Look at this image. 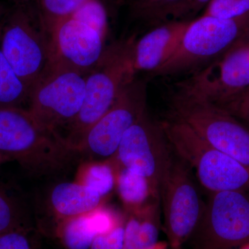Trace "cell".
<instances>
[{
    "instance_id": "obj_22",
    "label": "cell",
    "mask_w": 249,
    "mask_h": 249,
    "mask_svg": "<svg viewBox=\"0 0 249 249\" xmlns=\"http://www.w3.org/2000/svg\"><path fill=\"white\" fill-rule=\"evenodd\" d=\"M212 0H179L163 10L154 24L170 21H193L196 16Z\"/></svg>"
},
{
    "instance_id": "obj_36",
    "label": "cell",
    "mask_w": 249,
    "mask_h": 249,
    "mask_svg": "<svg viewBox=\"0 0 249 249\" xmlns=\"http://www.w3.org/2000/svg\"><path fill=\"white\" fill-rule=\"evenodd\" d=\"M134 1V0H129V2H131V1Z\"/></svg>"
},
{
    "instance_id": "obj_6",
    "label": "cell",
    "mask_w": 249,
    "mask_h": 249,
    "mask_svg": "<svg viewBox=\"0 0 249 249\" xmlns=\"http://www.w3.org/2000/svg\"><path fill=\"white\" fill-rule=\"evenodd\" d=\"M169 117L188 124L211 146L249 168V128L227 111L174 91Z\"/></svg>"
},
{
    "instance_id": "obj_17",
    "label": "cell",
    "mask_w": 249,
    "mask_h": 249,
    "mask_svg": "<svg viewBox=\"0 0 249 249\" xmlns=\"http://www.w3.org/2000/svg\"><path fill=\"white\" fill-rule=\"evenodd\" d=\"M116 187L127 213L143 207L150 201L160 199L151 183L139 174L121 166L115 159Z\"/></svg>"
},
{
    "instance_id": "obj_35",
    "label": "cell",
    "mask_w": 249,
    "mask_h": 249,
    "mask_svg": "<svg viewBox=\"0 0 249 249\" xmlns=\"http://www.w3.org/2000/svg\"><path fill=\"white\" fill-rule=\"evenodd\" d=\"M245 92L249 93V88H248V89H247V90H246V91H245Z\"/></svg>"
},
{
    "instance_id": "obj_28",
    "label": "cell",
    "mask_w": 249,
    "mask_h": 249,
    "mask_svg": "<svg viewBox=\"0 0 249 249\" xmlns=\"http://www.w3.org/2000/svg\"><path fill=\"white\" fill-rule=\"evenodd\" d=\"M124 223L104 233L98 234L93 240L89 249H124Z\"/></svg>"
},
{
    "instance_id": "obj_1",
    "label": "cell",
    "mask_w": 249,
    "mask_h": 249,
    "mask_svg": "<svg viewBox=\"0 0 249 249\" xmlns=\"http://www.w3.org/2000/svg\"><path fill=\"white\" fill-rule=\"evenodd\" d=\"M134 40L131 37L107 46L97 65L85 77L83 106L60 137L76 154L88 131L110 109L124 85L135 78L132 60Z\"/></svg>"
},
{
    "instance_id": "obj_7",
    "label": "cell",
    "mask_w": 249,
    "mask_h": 249,
    "mask_svg": "<svg viewBox=\"0 0 249 249\" xmlns=\"http://www.w3.org/2000/svg\"><path fill=\"white\" fill-rule=\"evenodd\" d=\"M192 172L173 152L160 187L163 229L171 249H181L190 240L204 212L206 201Z\"/></svg>"
},
{
    "instance_id": "obj_33",
    "label": "cell",
    "mask_w": 249,
    "mask_h": 249,
    "mask_svg": "<svg viewBox=\"0 0 249 249\" xmlns=\"http://www.w3.org/2000/svg\"><path fill=\"white\" fill-rule=\"evenodd\" d=\"M16 4H22V3H25L28 1V0H13Z\"/></svg>"
},
{
    "instance_id": "obj_16",
    "label": "cell",
    "mask_w": 249,
    "mask_h": 249,
    "mask_svg": "<svg viewBox=\"0 0 249 249\" xmlns=\"http://www.w3.org/2000/svg\"><path fill=\"white\" fill-rule=\"evenodd\" d=\"M160 199H155L127 213L124 223V249H147L159 242Z\"/></svg>"
},
{
    "instance_id": "obj_30",
    "label": "cell",
    "mask_w": 249,
    "mask_h": 249,
    "mask_svg": "<svg viewBox=\"0 0 249 249\" xmlns=\"http://www.w3.org/2000/svg\"><path fill=\"white\" fill-rule=\"evenodd\" d=\"M232 47H249V27Z\"/></svg>"
},
{
    "instance_id": "obj_8",
    "label": "cell",
    "mask_w": 249,
    "mask_h": 249,
    "mask_svg": "<svg viewBox=\"0 0 249 249\" xmlns=\"http://www.w3.org/2000/svg\"><path fill=\"white\" fill-rule=\"evenodd\" d=\"M85 77L72 70H48L31 89L28 110L59 139L83 106Z\"/></svg>"
},
{
    "instance_id": "obj_4",
    "label": "cell",
    "mask_w": 249,
    "mask_h": 249,
    "mask_svg": "<svg viewBox=\"0 0 249 249\" xmlns=\"http://www.w3.org/2000/svg\"><path fill=\"white\" fill-rule=\"evenodd\" d=\"M0 48L31 89L50 62V37L37 8L27 1L6 13L0 26Z\"/></svg>"
},
{
    "instance_id": "obj_27",
    "label": "cell",
    "mask_w": 249,
    "mask_h": 249,
    "mask_svg": "<svg viewBox=\"0 0 249 249\" xmlns=\"http://www.w3.org/2000/svg\"><path fill=\"white\" fill-rule=\"evenodd\" d=\"M72 16L89 23L100 30L107 32V14L104 6L99 0L90 1Z\"/></svg>"
},
{
    "instance_id": "obj_31",
    "label": "cell",
    "mask_w": 249,
    "mask_h": 249,
    "mask_svg": "<svg viewBox=\"0 0 249 249\" xmlns=\"http://www.w3.org/2000/svg\"><path fill=\"white\" fill-rule=\"evenodd\" d=\"M168 247H169V245L168 242L161 241V242H157L155 245L147 249H168Z\"/></svg>"
},
{
    "instance_id": "obj_25",
    "label": "cell",
    "mask_w": 249,
    "mask_h": 249,
    "mask_svg": "<svg viewBox=\"0 0 249 249\" xmlns=\"http://www.w3.org/2000/svg\"><path fill=\"white\" fill-rule=\"evenodd\" d=\"M178 1L179 0H134L129 3L134 18L154 24L163 10Z\"/></svg>"
},
{
    "instance_id": "obj_15",
    "label": "cell",
    "mask_w": 249,
    "mask_h": 249,
    "mask_svg": "<svg viewBox=\"0 0 249 249\" xmlns=\"http://www.w3.org/2000/svg\"><path fill=\"white\" fill-rule=\"evenodd\" d=\"M103 198L79 182H63L56 185L50 195L52 209L60 219L89 213L102 206Z\"/></svg>"
},
{
    "instance_id": "obj_19",
    "label": "cell",
    "mask_w": 249,
    "mask_h": 249,
    "mask_svg": "<svg viewBox=\"0 0 249 249\" xmlns=\"http://www.w3.org/2000/svg\"><path fill=\"white\" fill-rule=\"evenodd\" d=\"M58 232L67 249H89L98 235L89 213L62 220Z\"/></svg>"
},
{
    "instance_id": "obj_21",
    "label": "cell",
    "mask_w": 249,
    "mask_h": 249,
    "mask_svg": "<svg viewBox=\"0 0 249 249\" xmlns=\"http://www.w3.org/2000/svg\"><path fill=\"white\" fill-rule=\"evenodd\" d=\"M91 1L93 0H39L36 8L49 34L55 24L70 17Z\"/></svg>"
},
{
    "instance_id": "obj_29",
    "label": "cell",
    "mask_w": 249,
    "mask_h": 249,
    "mask_svg": "<svg viewBox=\"0 0 249 249\" xmlns=\"http://www.w3.org/2000/svg\"><path fill=\"white\" fill-rule=\"evenodd\" d=\"M220 108L249 125V93H242Z\"/></svg>"
},
{
    "instance_id": "obj_32",
    "label": "cell",
    "mask_w": 249,
    "mask_h": 249,
    "mask_svg": "<svg viewBox=\"0 0 249 249\" xmlns=\"http://www.w3.org/2000/svg\"><path fill=\"white\" fill-rule=\"evenodd\" d=\"M6 13V11H5L4 8L0 5V25H1L3 18H4Z\"/></svg>"
},
{
    "instance_id": "obj_13",
    "label": "cell",
    "mask_w": 249,
    "mask_h": 249,
    "mask_svg": "<svg viewBox=\"0 0 249 249\" xmlns=\"http://www.w3.org/2000/svg\"><path fill=\"white\" fill-rule=\"evenodd\" d=\"M107 33L74 16L62 19L49 32L48 70H72L87 76L107 48Z\"/></svg>"
},
{
    "instance_id": "obj_23",
    "label": "cell",
    "mask_w": 249,
    "mask_h": 249,
    "mask_svg": "<svg viewBox=\"0 0 249 249\" xmlns=\"http://www.w3.org/2000/svg\"><path fill=\"white\" fill-rule=\"evenodd\" d=\"M22 209L12 197L0 189V234L29 227L23 222Z\"/></svg>"
},
{
    "instance_id": "obj_3",
    "label": "cell",
    "mask_w": 249,
    "mask_h": 249,
    "mask_svg": "<svg viewBox=\"0 0 249 249\" xmlns=\"http://www.w3.org/2000/svg\"><path fill=\"white\" fill-rule=\"evenodd\" d=\"M160 123L172 150L194 170L206 191L249 193V168L211 146L182 121L168 117Z\"/></svg>"
},
{
    "instance_id": "obj_12",
    "label": "cell",
    "mask_w": 249,
    "mask_h": 249,
    "mask_svg": "<svg viewBox=\"0 0 249 249\" xmlns=\"http://www.w3.org/2000/svg\"><path fill=\"white\" fill-rule=\"evenodd\" d=\"M172 153L161 123L154 121L146 110L124 134L114 157L121 166L146 178L160 196Z\"/></svg>"
},
{
    "instance_id": "obj_20",
    "label": "cell",
    "mask_w": 249,
    "mask_h": 249,
    "mask_svg": "<svg viewBox=\"0 0 249 249\" xmlns=\"http://www.w3.org/2000/svg\"><path fill=\"white\" fill-rule=\"evenodd\" d=\"M116 176L114 158L103 161H91L80 173L79 183L96 192L104 199L115 188Z\"/></svg>"
},
{
    "instance_id": "obj_9",
    "label": "cell",
    "mask_w": 249,
    "mask_h": 249,
    "mask_svg": "<svg viewBox=\"0 0 249 249\" xmlns=\"http://www.w3.org/2000/svg\"><path fill=\"white\" fill-rule=\"evenodd\" d=\"M243 191L209 193L190 241L193 249H235L249 242V196Z\"/></svg>"
},
{
    "instance_id": "obj_11",
    "label": "cell",
    "mask_w": 249,
    "mask_h": 249,
    "mask_svg": "<svg viewBox=\"0 0 249 249\" xmlns=\"http://www.w3.org/2000/svg\"><path fill=\"white\" fill-rule=\"evenodd\" d=\"M146 84L135 78L124 85L110 109L88 131L78 153L91 161L113 158L127 129L147 110Z\"/></svg>"
},
{
    "instance_id": "obj_2",
    "label": "cell",
    "mask_w": 249,
    "mask_h": 249,
    "mask_svg": "<svg viewBox=\"0 0 249 249\" xmlns=\"http://www.w3.org/2000/svg\"><path fill=\"white\" fill-rule=\"evenodd\" d=\"M73 155L27 109L0 107V160H17L32 173L47 175L66 166Z\"/></svg>"
},
{
    "instance_id": "obj_14",
    "label": "cell",
    "mask_w": 249,
    "mask_h": 249,
    "mask_svg": "<svg viewBox=\"0 0 249 249\" xmlns=\"http://www.w3.org/2000/svg\"><path fill=\"white\" fill-rule=\"evenodd\" d=\"M191 21H170L161 23L134 40L132 66L135 73H153L168 61L178 49Z\"/></svg>"
},
{
    "instance_id": "obj_34",
    "label": "cell",
    "mask_w": 249,
    "mask_h": 249,
    "mask_svg": "<svg viewBox=\"0 0 249 249\" xmlns=\"http://www.w3.org/2000/svg\"><path fill=\"white\" fill-rule=\"evenodd\" d=\"M239 249H249V242H248V243L245 244V245L241 246L240 247H239Z\"/></svg>"
},
{
    "instance_id": "obj_5",
    "label": "cell",
    "mask_w": 249,
    "mask_h": 249,
    "mask_svg": "<svg viewBox=\"0 0 249 249\" xmlns=\"http://www.w3.org/2000/svg\"><path fill=\"white\" fill-rule=\"evenodd\" d=\"M249 27V14L234 19L202 16L190 22L175 53L152 73L173 76L199 70L227 53Z\"/></svg>"
},
{
    "instance_id": "obj_24",
    "label": "cell",
    "mask_w": 249,
    "mask_h": 249,
    "mask_svg": "<svg viewBox=\"0 0 249 249\" xmlns=\"http://www.w3.org/2000/svg\"><path fill=\"white\" fill-rule=\"evenodd\" d=\"M249 14V0H212L203 16L234 19Z\"/></svg>"
},
{
    "instance_id": "obj_26",
    "label": "cell",
    "mask_w": 249,
    "mask_h": 249,
    "mask_svg": "<svg viewBox=\"0 0 249 249\" xmlns=\"http://www.w3.org/2000/svg\"><path fill=\"white\" fill-rule=\"evenodd\" d=\"M34 232L24 227L0 234V249H36Z\"/></svg>"
},
{
    "instance_id": "obj_10",
    "label": "cell",
    "mask_w": 249,
    "mask_h": 249,
    "mask_svg": "<svg viewBox=\"0 0 249 249\" xmlns=\"http://www.w3.org/2000/svg\"><path fill=\"white\" fill-rule=\"evenodd\" d=\"M249 88V47H232L176 84L175 92L222 107Z\"/></svg>"
},
{
    "instance_id": "obj_18",
    "label": "cell",
    "mask_w": 249,
    "mask_h": 249,
    "mask_svg": "<svg viewBox=\"0 0 249 249\" xmlns=\"http://www.w3.org/2000/svg\"><path fill=\"white\" fill-rule=\"evenodd\" d=\"M30 91L29 87L18 76L0 48V107L25 108L24 105H27L28 107Z\"/></svg>"
}]
</instances>
